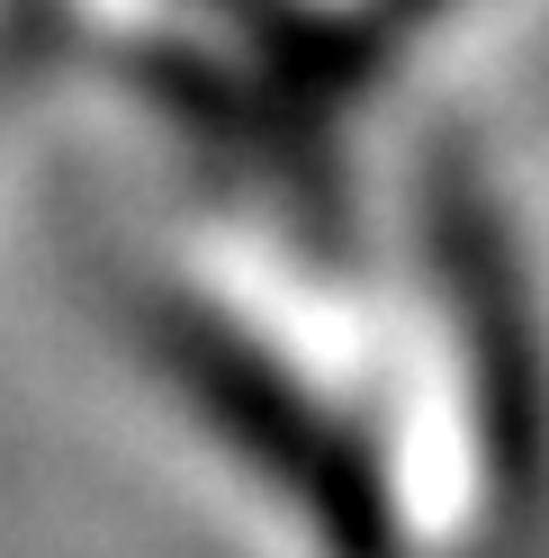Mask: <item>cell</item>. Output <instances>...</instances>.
Returning <instances> with one entry per match:
<instances>
[{"mask_svg": "<svg viewBox=\"0 0 549 558\" xmlns=\"http://www.w3.org/2000/svg\"><path fill=\"white\" fill-rule=\"evenodd\" d=\"M162 361L190 378L198 414H208L270 486H289V496L316 513L333 558H396V513L379 496V477H369V460L289 388V378H270L244 342H225V333L190 325V316L162 325Z\"/></svg>", "mask_w": 549, "mask_h": 558, "instance_id": "obj_1", "label": "cell"}, {"mask_svg": "<svg viewBox=\"0 0 549 558\" xmlns=\"http://www.w3.org/2000/svg\"><path fill=\"white\" fill-rule=\"evenodd\" d=\"M441 253H451V289L468 306V361H477V397H487V460H496L504 505H523V496H540V469H549V388H540L523 279H513L504 234L468 198V181L441 190Z\"/></svg>", "mask_w": 549, "mask_h": 558, "instance_id": "obj_2", "label": "cell"}, {"mask_svg": "<svg viewBox=\"0 0 549 558\" xmlns=\"http://www.w3.org/2000/svg\"><path fill=\"white\" fill-rule=\"evenodd\" d=\"M451 0H369V19H361V54H379V46H396V37H415L424 19H441Z\"/></svg>", "mask_w": 549, "mask_h": 558, "instance_id": "obj_3", "label": "cell"}]
</instances>
